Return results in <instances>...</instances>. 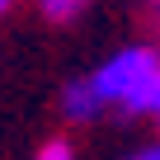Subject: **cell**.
<instances>
[{
	"instance_id": "2",
	"label": "cell",
	"mask_w": 160,
	"mask_h": 160,
	"mask_svg": "<svg viewBox=\"0 0 160 160\" xmlns=\"http://www.w3.org/2000/svg\"><path fill=\"white\" fill-rule=\"evenodd\" d=\"M57 108H61V118L75 122V127H90V122L104 118V104L94 99V90H90V80H85V75H75V80H66V85H61Z\"/></svg>"
},
{
	"instance_id": "6",
	"label": "cell",
	"mask_w": 160,
	"mask_h": 160,
	"mask_svg": "<svg viewBox=\"0 0 160 160\" xmlns=\"http://www.w3.org/2000/svg\"><path fill=\"white\" fill-rule=\"evenodd\" d=\"M155 122H160V75H155V85H151V108H146Z\"/></svg>"
},
{
	"instance_id": "5",
	"label": "cell",
	"mask_w": 160,
	"mask_h": 160,
	"mask_svg": "<svg viewBox=\"0 0 160 160\" xmlns=\"http://www.w3.org/2000/svg\"><path fill=\"white\" fill-rule=\"evenodd\" d=\"M118 160H160V137H155V141L132 146V151H127V155H118Z\"/></svg>"
},
{
	"instance_id": "1",
	"label": "cell",
	"mask_w": 160,
	"mask_h": 160,
	"mask_svg": "<svg viewBox=\"0 0 160 160\" xmlns=\"http://www.w3.org/2000/svg\"><path fill=\"white\" fill-rule=\"evenodd\" d=\"M155 75H160V47L155 42H122L85 80H90V90L104 108H122L127 118H146Z\"/></svg>"
},
{
	"instance_id": "7",
	"label": "cell",
	"mask_w": 160,
	"mask_h": 160,
	"mask_svg": "<svg viewBox=\"0 0 160 160\" xmlns=\"http://www.w3.org/2000/svg\"><path fill=\"white\" fill-rule=\"evenodd\" d=\"M0 14H10V0H0Z\"/></svg>"
},
{
	"instance_id": "4",
	"label": "cell",
	"mask_w": 160,
	"mask_h": 160,
	"mask_svg": "<svg viewBox=\"0 0 160 160\" xmlns=\"http://www.w3.org/2000/svg\"><path fill=\"white\" fill-rule=\"evenodd\" d=\"M33 160H75V146L66 141V137H47L42 146H38V155Z\"/></svg>"
},
{
	"instance_id": "3",
	"label": "cell",
	"mask_w": 160,
	"mask_h": 160,
	"mask_svg": "<svg viewBox=\"0 0 160 160\" xmlns=\"http://www.w3.org/2000/svg\"><path fill=\"white\" fill-rule=\"evenodd\" d=\"M38 14H42V24H75L85 14V5H80V0H42Z\"/></svg>"
}]
</instances>
